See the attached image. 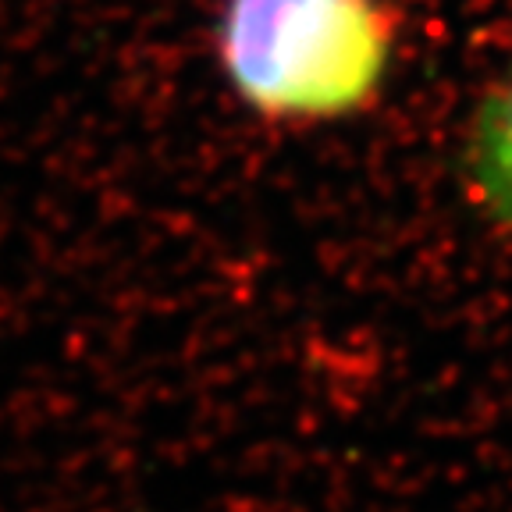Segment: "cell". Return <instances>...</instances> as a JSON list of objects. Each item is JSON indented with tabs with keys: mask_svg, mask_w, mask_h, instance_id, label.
<instances>
[{
	"mask_svg": "<svg viewBox=\"0 0 512 512\" xmlns=\"http://www.w3.org/2000/svg\"><path fill=\"white\" fill-rule=\"evenodd\" d=\"M395 50L384 0H224L221 68L271 121H335L377 96Z\"/></svg>",
	"mask_w": 512,
	"mask_h": 512,
	"instance_id": "cell-1",
	"label": "cell"
},
{
	"mask_svg": "<svg viewBox=\"0 0 512 512\" xmlns=\"http://www.w3.org/2000/svg\"><path fill=\"white\" fill-rule=\"evenodd\" d=\"M466 171L484 210L512 232V68L484 96L473 118Z\"/></svg>",
	"mask_w": 512,
	"mask_h": 512,
	"instance_id": "cell-2",
	"label": "cell"
}]
</instances>
